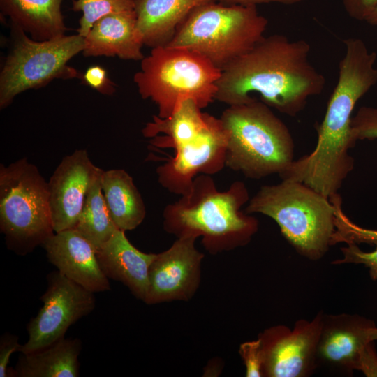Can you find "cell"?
<instances>
[{"instance_id": "obj_29", "label": "cell", "mask_w": 377, "mask_h": 377, "mask_svg": "<svg viewBox=\"0 0 377 377\" xmlns=\"http://www.w3.org/2000/svg\"><path fill=\"white\" fill-rule=\"evenodd\" d=\"M239 353L246 366V376H263L264 355L260 339L242 343L240 346Z\"/></svg>"}, {"instance_id": "obj_24", "label": "cell", "mask_w": 377, "mask_h": 377, "mask_svg": "<svg viewBox=\"0 0 377 377\" xmlns=\"http://www.w3.org/2000/svg\"><path fill=\"white\" fill-rule=\"evenodd\" d=\"M92 181L75 229L98 249L119 228L114 223L103 194L101 177Z\"/></svg>"}, {"instance_id": "obj_4", "label": "cell", "mask_w": 377, "mask_h": 377, "mask_svg": "<svg viewBox=\"0 0 377 377\" xmlns=\"http://www.w3.org/2000/svg\"><path fill=\"white\" fill-rule=\"evenodd\" d=\"M249 200L245 184L237 181L219 191L214 179L201 174L188 193L163 212L165 225L179 235H202L208 243L243 242L257 229V220L241 209Z\"/></svg>"}, {"instance_id": "obj_13", "label": "cell", "mask_w": 377, "mask_h": 377, "mask_svg": "<svg viewBox=\"0 0 377 377\" xmlns=\"http://www.w3.org/2000/svg\"><path fill=\"white\" fill-rule=\"evenodd\" d=\"M324 315L311 320H299L293 329L279 326L267 342L262 339L263 374L271 377H306L317 364V348Z\"/></svg>"}, {"instance_id": "obj_22", "label": "cell", "mask_w": 377, "mask_h": 377, "mask_svg": "<svg viewBox=\"0 0 377 377\" xmlns=\"http://www.w3.org/2000/svg\"><path fill=\"white\" fill-rule=\"evenodd\" d=\"M63 0H0L2 13L31 38L42 41L65 34Z\"/></svg>"}, {"instance_id": "obj_5", "label": "cell", "mask_w": 377, "mask_h": 377, "mask_svg": "<svg viewBox=\"0 0 377 377\" xmlns=\"http://www.w3.org/2000/svg\"><path fill=\"white\" fill-rule=\"evenodd\" d=\"M245 212L274 219L296 251L310 260L320 259L331 246L334 206L328 197L304 183L281 179L263 186L249 200Z\"/></svg>"}, {"instance_id": "obj_30", "label": "cell", "mask_w": 377, "mask_h": 377, "mask_svg": "<svg viewBox=\"0 0 377 377\" xmlns=\"http://www.w3.org/2000/svg\"><path fill=\"white\" fill-rule=\"evenodd\" d=\"M84 82L98 92L111 95L115 91V85L109 78L106 70L101 66H89L82 75Z\"/></svg>"}, {"instance_id": "obj_7", "label": "cell", "mask_w": 377, "mask_h": 377, "mask_svg": "<svg viewBox=\"0 0 377 377\" xmlns=\"http://www.w3.org/2000/svg\"><path fill=\"white\" fill-rule=\"evenodd\" d=\"M221 70L200 54L185 48L158 46L141 60L133 82L143 99L151 100L158 116L170 117L179 103L194 100L202 109L215 100Z\"/></svg>"}, {"instance_id": "obj_20", "label": "cell", "mask_w": 377, "mask_h": 377, "mask_svg": "<svg viewBox=\"0 0 377 377\" xmlns=\"http://www.w3.org/2000/svg\"><path fill=\"white\" fill-rule=\"evenodd\" d=\"M201 110L194 100L185 99L179 103L170 117L154 115L142 133L150 138L154 147L175 149L202 135L215 120V117Z\"/></svg>"}, {"instance_id": "obj_25", "label": "cell", "mask_w": 377, "mask_h": 377, "mask_svg": "<svg viewBox=\"0 0 377 377\" xmlns=\"http://www.w3.org/2000/svg\"><path fill=\"white\" fill-rule=\"evenodd\" d=\"M334 208L335 230L330 244L339 243L375 245L377 247V230L362 228L353 223L343 212L342 198L339 193L330 198Z\"/></svg>"}, {"instance_id": "obj_19", "label": "cell", "mask_w": 377, "mask_h": 377, "mask_svg": "<svg viewBox=\"0 0 377 377\" xmlns=\"http://www.w3.org/2000/svg\"><path fill=\"white\" fill-rule=\"evenodd\" d=\"M216 0H134L136 31L143 45H166L195 7Z\"/></svg>"}, {"instance_id": "obj_12", "label": "cell", "mask_w": 377, "mask_h": 377, "mask_svg": "<svg viewBox=\"0 0 377 377\" xmlns=\"http://www.w3.org/2000/svg\"><path fill=\"white\" fill-rule=\"evenodd\" d=\"M227 133L220 118L198 138L175 149V154L156 169L159 184L183 195L198 174L214 175L226 166Z\"/></svg>"}, {"instance_id": "obj_16", "label": "cell", "mask_w": 377, "mask_h": 377, "mask_svg": "<svg viewBox=\"0 0 377 377\" xmlns=\"http://www.w3.org/2000/svg\"><path fill=\"white\" fill-rule=\"evenodd\" d=\"M196 237H180L168 250L156 255L149 268L145 302L154 304L177 297L188 290L202 257L195 248Z\"/></svg>"}, {"instance_id": "obj_8", "label": "cell", "mask_w": 377, "mask_h": 377, "mask_svg": "<svg viewBox=\"0 0 377 377\" xmlns=\"http://www.w3.org/2000/svg\"><path fill=\"white\" fill-rule=\"evenodd\" d=\"M0 230L7 248L20 256L54 233L48 182L26 158L0 165Z\"/></svg>"}, {"instance_id": "obj_27", "label": "cell", "mask_w": 377, "mask_h": 377, "mask_svg": "<svg viewBox=\"0 0 377 377\" xmlns=\"http://www.w3.org/2000/svg\"><path fill=\"white\" fill-rule=\"evenodd\" d=\"M351 133L356 142L377 139V106H362L351 119Z\"/></svg>"}, {"instance_id": "obj_2", "label": "cell", "mask_w": 377, "mask_h": 377, "mask_svg": "<svg viewBox=\"0 0 377 377\" xmlns=\"http://www.w3.org/2000/svg\"><path fill=\"white\" fill-rule=\"evenodd\" d=\"M343 43L337 82L316 127V145L310 154L294 160L283 174L286 179L304 183L327 197L338 193L353 170L354 159L349 154L356 143L351 133L353 112L377 84V54L359 38H346Z\"/></svg>"}, {"instance_id": "obj_34", "label": "cell", "mask_w": 377, "mask_h": 377, "mask_svg": "<svg viewBox=\"0 0 377 377\" xmlns=\"http://www.w3.org/2000/svg\"><path fill=\"white\" fill-rule=\"evenodd\" d=\"M369 25L377 27V6L373 12L367 17L365 21Z\"/></svg>"}, {"instance_id": "obj_33", "label": "cell", "mask_w": 377, "mask_h": 377, "mask_svg": "<svg viewBox=\"0 0 377 377\" xmlns=\"http://www.w3.org/2000/svg\"><path fill=\"white\" fill-rule=\"evenodd\" d=\"M216 1L221 2L222 3H224V4H227V5L256 6L258 4L269 3H282V4H286V5H291V4H295V3L302 2L305 0H216Z\"/></svg>"}, {"instance_id": "obj_14", "label": "cell", "mask_w": 377, "mask_h": 377, "mask_svg": "<svg viewBox=\"0 0 377 377\" xmlns=\"http://www.w3.org/2000/svg\"><path fill=\"white\" fill-rule=\"evenodd\" d=\"M101 170L85 149H77L62 158L48 182L54 232L75 228L88 189Z\"/></svg>"}, {"instance_id": "obj_23", "label": "cell", "mask_w": 377, "mask_h": 377, "mask_svg": "<svg viewBox=\"0 0 377 377\" xmlns=\"http://www.w3.org/2000/svg\"><path fill=\"white\" fill-rule=\"evenodd\" d=\"M101 184L107 206L117 227L125 232L137 228L143 221L146 209L133 177L123 169L103 170Z\"/></svg>"}, {"instance_id": "obj_28", "label": "cell", "mask_w": 377, "mask_h": 377, "mask_svg": "<svg viewBox=\"0 0 377 377\" xmlns=\"http://www.w3.org/2000/svg\"><path fill=\"white\" fill-rule=\"evenodd\" d=\"M341 251L343 258L333 261L332 264H363L369 269L371 278L377 280V247L371 252H364L357 244H351L341 247Z\"/></svg>"}, {"instance_id": "obj_10", "label": "cell", "mask_w": 377, "mask_h": 377, "mask_svg": "<svg viewBox=\"0 0 377 377\" xmlns=\"http://www.w3.org/2000/svg\"><path fill=\"white\" fill-rule=\"evenodd\" d=\"M40 300L42 307L27 325L28 339L20 345V353L41 349L65 337L68 329L91 313L96 306L94 293L58 270L47 274V288Z\"/></svg>"}, {"instance_id": "obj_31", "label": "cell", "mask_w": 377, "mask_h": 377, "mask_svg": "<svg viewBox=\"0 0 377 377\" xmlns=\"http://www.w3.org/2000/svg\"><path fill=\"white\" fill-rule=\"evenodd\" d=\"M17 335L4 333L0 338V377H8V364L11 355L20 347Z\"/></svg>"}, {"instance_id": "obj_6", "label": "cell", "mask_w": 377, "mask_h": 377, "mask_svg": "<svg viewBox=\"0 0 377 377\" xmlns=\"http://www.w3.org/2000/svg\"><path fill=\"white\" fill-rule=\"evenodd\" d=\"M267 25L255 6L210 1L188 13L166 46L196 52L222 70L263 38Z\"/></svg>"}, {"instance_id": "obj_1", "label": "cell", "mask_w": 377, "mask_h": 377, "mask_svg": "<svg viewBox=\"0 0 377 377\" xmlns=\"http://www.w3.org/2000/svg\"><path fill=\"white\" fill-rule=\"evenodd\" d=\"M311 46L282 34L264 36L221 70L215 100L228 105L248 103L255 92L271 108L290 117L319 95L326 80L309 59Z\"/></svg>"}, {"instance_id": "obj_15", "label": "cell", "mask_w": 377, "mask_h": 377, "mask_svg": "<svg viewBox=\"0 0 377 377\" xmlns=\"http://www.w3.org/2000/svg\"><path fill=\"white\" fill-rule=\"evenodd\" d=\"M43 246L49 262L68 279L94 293L110 290L96 248L75 228L54 232Z\"/></svg>"}, {"instance_id": "obj_3", "label": "cell", "mask_w": 377, "mask_h": 377, "mask_svg": "<svg viewBox=\"0 0 377 377\" xmlns=\"http://www.w3.org/2000/svg\"><path fill=\"white\" fill-rule=\"evenodd\" d=\"M227 133L226 166L250 179L281 175L294 161L295 145L286 124L253 98L228 105L220 117Z\"/></svg>"}, {"instance_id": "obj_11", "label": "cell", "mask_w": 377, "mask_h": 377, "mask_svg": "<svg viewBox=\"0 0 377 377\" xmlns=\"http://www.w3.org/2000/svg\"><path fill=\"white\" fill-rule=\"evenodd\" d=\"M374 321L358 315H324L318 343L317 364L324 363L347 373L377 376V354L371 339Z\"/></svg>"}, {"instance_id": "obj_9", "label": "cell", "mask_w": 377, "mask_h": 377, "mask_svg": "<svg viewBox=\"0 0 377 377\" xmlns=\"http://www.w3.org/2000/svg\"><path fill=\"white\" fill-rule=\"evenodd\" d=\"M13 43L0 73V108L8 107L24 91L42 87L55 79L78 77L68 61L82 52L84 38L63 35L38 41L12 25Z\"/></svg>"}, {"instance_id": "obj_21", "label": "cell", "mask_w": 377, "mask_h": 377, "mask_svg": "<svg viewBox=\"0 0 377 377\" xmlns=\"http://www.w3.org/2000/svg\"><path fill=\"white\" fill-rule=\"evenodd\" d=\"M82 341L62 338L41 349L21 353L8 377H77Z\"/></svg>"}, {"instance_id": "obj_17", "label": "cell", "mask_w": 377, "mask_h": 377, "mask_svg": "<svg viewBox=\"0 0 377 377\" xmlns=\"http://www.w3.org/2000/svg\"><path fill=\"white\" fill-rule=\"evenodd\" d=\"M156 255L139 251L128 241L125 231L119 229L96 250L105 275L122 282L144 302L148 293L149 268Z\"/></svg>"}, {"instance_id": "obj_26", "label": "cell", "mask_w": 377, "mask_h": 377, "mask_svg": "<svg viewBox=\"0 0 377 377\" xmlns=\"http://www.w3.org/2000/svg\"><path fill=\"white\" fill-rule=\"evenodd\" d=\"M73 9L82 12L77 34L84 38L94 23L101 17L134 10V0H74Z\"/></svg>"}, {"instance_id": "obj_18", "label": "cell", "mask_w": 377, "mask_h": 377, "mask_svg": "<svg viewBox=\"0 0 377 377\" xmlns=\"http://www.w3.org/2000/svg\"><path fill=\"white\" fill-rule=\"evenodd\" d=\"M143 44L136 31L135 10L112 13L96 21L87 36L82 54L85 57H118L142 60Z\"/></svg>"}, {"instance_id": "obj_35", "label": "cell", "mask_w": 377, "mask_h": 377, "mask_svg": "<svg viewBox=\"0 0 377 377\" xmlns=\"http://www.w3.org/2000/svg\"><path fill=\"white\" fill-rule=\"evenodd\" d=\"M371 339L373 341H376L377 339V327H374L371 330Z\"/></svg>"}, {"instance_id": "obj_32", "label": "cell", "mask_w": 377, "mask_h": 377, "mask_svg": "<svg viewBox=\"0 0 377 377\" xmlns=\"http://www.w3.org/2000/svg\"><path fill=\"white\" fill-rule=\"evenodd\" d=\"M348 15L357 21H365L377 6V0H341Z\"/></svg>"}]
</instances>
